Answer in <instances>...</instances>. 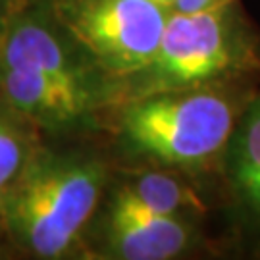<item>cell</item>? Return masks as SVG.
<instances>
[{"label": "cell", "mask_w": 260, "mask_h": 260, "mask_svg": "<svg viewBox=\"0 0 260 260\" xmlns=\"http://www.w3.org/2000/svg\"><path fill=\"white\" fill-rule=\"evenodd\" d=\"M4 256H8V252H6V243L0 241V258H4Z\"/></svg>", "instance_id": "obj_13"}, {"label": "cell", "mask_w": 260, "mask_h": 260, "mask_svg": "<svg viewBox=\"0 0 260 260\" xmlns=\"http://www.w3.org/2000/svg\"><path fill=\"white\" fill-rule=\"evenodd\" d=\"M21 2L23 0H0V35L4 33L10 18L14 16V12L19 8Z\"/></svg>", "instance_id": "obj_11"}, {"label": "cell", "mask_w": 260, "mask_h": 260, "mask_svg": "<svg viewBox=\"0 0 260 260\" xmlns=\"http://www.w3.org/2000/svg\"><path fill=\"white\" fill-rule=\"evenodd\" d=\"M254 81L206 85L123 99L106 108L103 127L110 133L121 166L172 168L191 176L218 172Z\"/></svg>", "instance_id": "obj_1"}, {"label": "cell", "mask_w": 260, "mask_h": 260, "mask_svg": "<svg viewBox=\"0 0 260 260\" xmlns=\"http://www.w3.org/2000/svg\"><path fill=\"white\" fill-rule=\"evenodd\" d=\"M43 141L31 121L0 101V195L18 179Z\"/></svg>", "instance_id": "obj_9"}, {"label": "cell", "mask_w": 260, "mask_h": 260, "mask_svg": "<svg viewBox=\"0 0 260 260\" xmlns=\"http://www.w3.org/2000/svg\"><path fill=\"white\" fill-rule=\"evenodd\" d=\"M50 6L114 85L154 56L172 14L152 0H50Z\"/></svg>", "instance_id": "obj_4"}, {"label": "cell", "mask_w": 260, "mask_h": 260, "mask_svg": "<svg viewBox=\"0 0 260 260\" xmlns=\"http://www.w3.org/2000/svg\"><path fill=\"white\" fill-rule=\"evenodd\" d=\"M110 162L45 139L0 195V225L16 252L37 260L81 256L83 235L112 177Z\"/></svg>", "instance_id": "obj_2"}, {"label": "cell", "mask_w": 260, "mask_h": 260, "mask_svg": "<svg viewBox=\"0 0 260 260\" xmlns=\"http://www.w3.org/2000/svg\"><path fill=\"white\" fill-rule=\"evenodd\" d=\"M237 0H176L174 8L176 12H197V10H208L218 8V6H225Z\"/></svg>", "instance_id": "obj_10"}, {"label": "cell", "mask_w": 260, "mask_h": 260, "mask_svg": "<svg viewBox=\"0 0 260 260\" xmlns=\"http://www.w3.org/2000/svg\"><path fill=\"white\" fill-rule=\"evenodd\" d=\"M199 239V220L154 212L110 177L81 252L104 260H170L193 251Z\"/></svg>", "instance_id": "obj_5"}, {"label": "cell", "mask_w": 260, "mask_h": 260, "mask_svg": "<svg viewBox=\"0 0 260 260\" xmlns=\"http://www.w3.org/2000/svg\"><path fill=\"white\" fill-rule=\"evenodd\" d=\"M0 241L6 243V237H4V233H2V225H0ZM6 245H8V243H6Z\"/></svg>", "instance_id": "obj_14"}, {"label": "cell", "mask_w": 260, "mask_h": 260, "mask_svg": "<svg viewBox=\"0 0 260 260\" xmlns=\"http://www.w3.org/2000/svg\"><path fill=\"white\" fill-rule=\"evenodd\" d=\"M0 68L54 77L103 91L116 85L58 19L50 0H23L0 35Z\"/></svg>", "instance_id": "obj_6"}, {"label": "cell", "mask_w": 260, "mask_h": 260, "mask_svg": "<svg viewBox=\"0 0 260 260\" xmlns=\"http://www.w3.org/2000/svg\"><path fill=\"white\" fill-rule=\"evenodd\" d=\"M260 33L239 0L218 8L172 10L154 56L116 83V101L206 85L256 81Z\"/></svg>", "instance_id": "obj_3"}, {"label": "cell", "mask_w": 260, "mask_h": 260, "mask_svg": "<svg viewBox=\"0 0 260 260\" xmlns=\"http://www.w3.org/2000/svg\"><path fill=\"white\" fill-rule=\"evenodd\" d=\"M152 2H156V4H160V6H166V8H174V2L176 0H152Z\"/></svg>", "instance_id": "obj_12"}, {"label": "cell", "mask_w": 260, "mask_h": 260, "mask_svg": "<svg viewBox=\"0 0 260 260\" xmlns=\"http://www.w3.org/2000/svg\"><path fill=\"white\" fill-rule=\"evenodd\" d=\"M191 174L156 166H121L112 170V181L141 205L166 216L199 220L208 210Z\"/></svg>", "instance_id": "obj_8"}, {"label": "cell", "mask_w": 260, "mask_h": 260, "mask_svg": "<svg viewBox=\"0 0 260 260\" xmlns=\"http://www.w3.org/2000/svg\"><path fill=\"white\" fill-rule=\"evenodd\" d=\"M218 174L245 237L260 249V89L243 108Z\"/></svg>", "instance_id": "obj_7"}]
</instances>
